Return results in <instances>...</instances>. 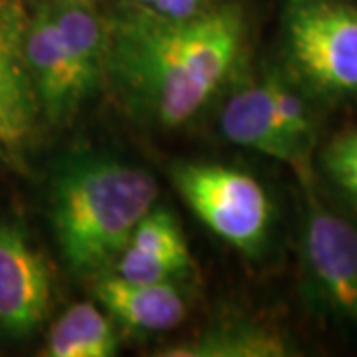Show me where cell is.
Returning a JSON list of instances; mask_svg holds the SVG:
<instances>
[{
    "label": "cell",
    "instance_id": "cell-1",
    "mask_svg": "<svg viewBox=\"0 0 357 357\" xmlns=\"http://www.w3.org/2000/svg\"><path fill=\"white\" fill-rule=\"evenodd\" d=\"M105 72L126 102L167 129L187 123L229 76L244 40L234 6L173 20L145 8L107 28Z\"/></svg>",
    "mask_w": 357,
    "mask_h": 357
},
{
    "label": "cell",
    "instance_id": "cell-2",
    "mask_svg": "<svg viewBox=\"0 0 357 357\" xmlns=\"http://www.w3.org/2000/svg\"><path fill=\"white\" fill-rule=\"evenodd\" d=\"M159 187L149 171L112 157L68 161L52 187V227L68 268L102 274L153 211Z\"/></svg>",
    "mask_w": 357,
    "mask_h": 357
},
{
    "label": "cell",
    "instance_id": "cell-3",
    "mask_svg": "<svg viewBox=\"0 0 357 357\" xmlns=\"http://www.w3.org/2000/svg\"><path fill=\"white\" fill-rule=\"evenodd\" d=\"M284 28L290 60L314 88L357 98V6L344 0H288Z\"/></svg>",
    "mask_w": 357,
    "mask_h": 357
},
{
    "label": "cell",
    "instance_id": "cell-4",
    "mask_svg": "<svg viewBox=\"0 0 357 357\" xmlns=\"http://www.w3.org/2000/svg\"><path fill=\"white\" fill-rule=\"evenodd\" d=\"M175 187L208 229L230 246L256 255L272 227L266 189L241 169L187 163L173 169Z\"/></svg>",
    "mask_w": 357,
    "mask_h": 357
},
{
    "label": "cell",
    "instance_id": "cell-5",
    "mask_svg": "<svg viewBox=\"0 0 357 357\" xmlns=\"http://www.w3.org/2000/svg\"><path fill=\"white\" fill-rule=\"evenodd\" d=\"M50 300L44 256L20 222L0 218V328L16 337L32 333L46 318Z\"/></svg>",
    "mask_w": 357,
    "mask_h": 357
},
{
    "label": "cell",
    "instance_id": "cell-6",
    "mask_svg": "<svg viewBox=\"0 0 357 357\" xmlns=\"http://www.w3.org/2000/svg\"><path fill=\"white\" fill-rule=\"evenodd\" d=\"M304 246L307 270L319 296L333 314L357 328V229L312 204Z\"/></svg>",
    "mask_w": 357,
    "mask_h": 357
},
{
    "label": "cell",
    "instance_id": "cell-7",
    "mask_svg": "<svg viewBox=\"0 0 357 357\" xmlns=\"http://www.w3.org/2000/svg\"><path fill=\"white\" fill-rule=\"evenodd\" d=\"M28 24L20 0H0V139L10 151L30 141L40 114L26 58Z\"/></svg>",
    "mask_w": 357,
    "mask_h": 357
},
{
    "label": "cell",
    "instance_id": "cell-8",
    "mask_svg": "<svg viewBox=\"0 0 357 357\" xmlns=\"http://www.w3.org/2000/svg\"><path fill=\"white\" fill-rule=\"evenodd\" d=\"M26 58L40 112L56 123L76 114L82 102L91 93V88L66 50L48 4L30 18L26 32Z\"/></svg>",
    "mask_w": 357,
    "mask_h": 357
},
{
    "label": "cell",
    "instance_id": "cell-9",
    "mask_svg": "<svg viewBox=\"0 0 357 357\" xmlns=\"http://www.w3.org/2000/svg\"><path fill=\"white\" fill-rule=\"evenodd\" d=\"M220 129L230 143L286 163L307 183V155L282 128L266 79L230 98L220 115Z\"/></svg>",
    "mask_w": 357,
    "mask_h": 357
},
{
    "label": "cell",
    "instance_id": "cell-10",
    "mask_svg": "<svg viewBox=\"0 0 357 357\" xmlns=\"http://www.w3.org/2000/svg\"><path fill=\"white\" fill-rule=\"evenodd\" d=\"M191 268V252L175 217L153 208L115 260V274L135 282H173Z\"/></svg>",
    "mask_w": 357,
    "mask_h": 357
},
{
    "label": "cell",
    "instance_id": "cell-11",
    "mask_svg": "<svg viewBox=\"0 0 357 357\" xmlns=\"http://www.w3.org/2000/svg\"><path fill=\"white\" fill-rule=\"evenodd\" d=\"M103 310L135 332H167L185 319V300L173 282H135L103 274L96 284Z\"/></svg>",
    "mask_w": 357,
    "mask_h": 357
},
{
    "label": "cell",
    "instance_id": "cell-12",
    "mask_svg": "<svg viewBox=\"0 0 357 357\" xmlns=\"http://www.w3.org/2000/svg\"><path fill=\"white\" fill-rule=\"evenodd\" d=\"M48 8L64 40L66 50L93 91L105 72L107 26L93 10L91 0H54Z\"/></svg>",
    "mask_w": 357,
    "mask_h": 357
},
{
    "label": "cell",
    "instance_id": "cell-13",
    "mask_svg": "<svg viewBox=\"0 0 357 357\" xmlns=\"http://www.w3.org/2000/svg\"><path fill=\"white\" fill-rule=\"evenodd\" d=\"M117 354V335L109 319L91 302H79L54 321L46 356L112 357Z\"/></svg>",
    "mask_w": 357,
    "mask_h": 357
},
{
    "label": "cell",
    "instance_id": "cell-14",
    "mask_svg": "<svg viewBox=\"0 0 357 357\" xmlns=\"http://www.w3.org/2000/svg\"><path fill=\"white\" fill-rule=\"evenodd\" d=\"M286 342L264 330H227L208 333L187 344L171 345L159 356L169 357H278L286 356Z\"/></svg>",
    "mask_w": 357,
    "mask_h": 357
},
{
    "label": "cell",
    "instance_id": "cell-15",
    "mask_svg": "<svg viewBox=\"0 0 357 357\" xmlns=\"http://www.w3.org/2000/svg\"><path fill=\"white\" fill-rule=\"evenodd\" d=\"M266 86L284 131L300 149L306 151L307 143L312 139V119L304 100L278 76L266 77Z\"/></svg>",
    "mask_w": 357,
    "mask_h": 357
},
{
    "label": "cell",
    "instance_id": "cell-16",
    "mask_svg": "<svg viewBox=\"0 0 357 357\" xmlns=\"http://www.w3.org/2000/svg\"><path fill=\"white\" fill-rule=\"evenodd\" d=\"M324 169L342 191L357 199V129L330 141L324 151Z\"/></svg>",
    "mask_w": 357,
    "mask_h": 357
},
{
    "label": "cell",
    "instance_id": "cell-17",
    "mask_svg": "<svg viewBox=\"0 0 357 357\" xmlns=\"http://www.w3.org/2000/svg\"><path fill=\"white\" fill-rule=\"evenodd\" d=\"M211 0H157L149 10L173 20H185L204 13Z\"/></svg>",
    "mask_w": 357,
    "mask_h": 357
},
{
    "label": "cell",
    "instance_id": "cell-18",
    "mask_svg": "<svg viewBox=\"0 0 357 357\" xmlns=\"http://www.w3.org/2000/svg\"><path fill=\"white\" fill-rule=\"evenodd\" d=\"M135 2H137V4H141L143 8H151V6H153L157 0H135Z\"/></svg>",
    "mask_w": 357,
    "mask_h": 357
},
{
    "label": "cell",
    "instance_id": "cell-19",
    "mask_svg": "<svg viewBox=\"0 0 357 357\" xmlns=\"http://www.w3.org/2000/svg\"><path fill=\"white\" fill-rule=\"evenodd\" d=\"M4 155V143H2V139H0V157Z\"/></svg>",
    "mask_w": 357,
    "mask_h": 357
}]
</instances>
